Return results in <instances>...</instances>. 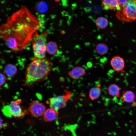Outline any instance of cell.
<instances>
[{
    "mask_svg": "<svg viewBox=\"0 0 136 136\" xmlns=\"http://www.w3.org/2000/svg\"><path fill=\"white\" fill-rule=\"evenodd\" d=\"M42 26L39 19L25 6L8 18L0 27V38L7 46L15 53L23 50L31 38Z\"/></svg>",
    "mask_w": 136,
    "mask_h": 136,
    "instance_id": "obj_1",
    "label": "cell"
},
{
    "mask_svg": "<svg viewBox=\"0 0 136 136\" xmlns=\"http://www.w3.org/2000/svg\"><path fill=\"white\" fill-rule=\"evenodd\" d=\"M53 64L46 56L31 60L25 71L23 86L30 87L36 83L44 80L52 70Z\"/></svg>",
    "mask_w": 136,
    "mask_h": 136,
    "instance_id": "obj_2",
    "label": "cell"
},
{
    "mask_svg": "<svg viewBox=\"0 0 136 136\" xmlns=\"http://www.w3.org/2000/svg\"><path fill=\"white\" fill-rule=\"evenodd\" d=\"M48 34V32L46 31L40 34L36 32L32 35L31 40L35 57L42 58L46 56L47 40Z\"/></svg>",
    "mask_w": 136,
    "mask_h": 136,
    "instance_id": "obj_3",
    "label": "cell"
},
{
    "mask_svg": "<svg viewBox=\"0 0 136 136\" xmlns=\"http://www.w3.org/2000/svg\"><path fill=\"white\" fill-rule=\"evenodd\" d=\"M117 10L116 16L119 20L131 22L136 20V0H128Z\"/></svg>",
    "mask_w": 136,
    "mask_h": 136,
    "instance_id": "obj_4",
    "label": "cell"
},
{
    "mask_svg": "<svg viewBox=\"0 0 136 136\" xmlns=\"http://www.w3.org/2000/svg\"><path fill=\"white\" fill-rule=\"evenodd\" d=\"M71 95V93L70 91L65 90L62 95L50 98L47 101V103L49 105L50 108L58 111L65 107Z\"/></svg>",
    "mask_w": 136,
    "mask_h": 136,
    "instance_id": "obj_5",
    "label": "cell"
},
{
    "mask_svg": "<svg viewBox=\"0 0 136 136\" xmlns=\"http://www.w3.org/2000/svg\"><path fill=\"white\" fill-rule=\"evenodd\" d=\"M21 99H19L11 101L9 105L12 116L20 118L26 114V110L21 105Z\"/></svg>",
    "mask_w": 136,
    "mask_h": 136,
    "instance_id": "obj_6",
    "label": "cell"
},
{
    "mask_svg": "<svg viewBox=\"0 0 136 136\" xmlns=\"http://www.w3.org/2000/svg\"><path fill=\"white\" fill-rule=\"evenodd\" d=\"M28 110L31 115L38 118L43 115L46 110V107L43 103L37 101H34L29 103Z\"/></svg>",
    "mask_w": 136,
    "mask_h": 136,
    "instance_id": "obj_7",
    "label": "cell"
},
{
    "mask_svg": "<svg viewBox=\"0 0 136 136\" xmlns=\"http://www.w3.org/2000/svg\"><path fill=\"white\" fill-rule=\"evenodd\" d=\"M110 64L115 71L120 72L123 71L125 62L124 59L118 55L113 56L110 60Z\"/></svg>",
    "mask_w": 136,
    "mask_h": 136,
    "instance_id": "obj_8",
    "label": "cell"
},
{
    "mask_svg": "<svg viewBox=\"0 0 136 136\" xmlns=\"http://www.w3.org/2000/svg\"><path fill=\"white\" fill-rule=\"evenodd\" d=\"M86 73L84 68L80 66H76L69 71L68 75L71 78L76 79L83 76Z\"/></svg>",
    "mask_w": 136,
    "mask_h": 136,
    "instance_id": "obj_9",
    "label": "cell"
},
{
    "mask_svg": "<svg viewBox=\"0 0 136 136\" xmlns=\"http://www.w3.org/2000/svg\"><path fill=\"white\" fill-rule=\"evenodd\" d=\"M102 4L104 10H119L121 6L117 0H102Z\"/></svg>",
    "mask_w": 136,
    "mask_h": 136,
    "instance_id": "obj_10",
    "label": "cell"
},
{
    "mask_svg": "<svg viewBox=\"0 0 136 136\" xmlns=\"http://www.w3.org/2000/svg\"><path fill=\"white\" fill-rule=\"evenodd\" d=\"M59 114L58 111L50 108L45 111L43 115V119L46 122L53 121L57 118Z\"/></svg>",
    "mask_w": 136,
    "mask_h": 136,
    "instance_id": "obj_11",
    "label": "cell"
},
{
    "mask_svg": "<svg viewBox=\"0 0 136 136\" xmlns=\"http://www.w3.org/2000/svg\"><path fill=\"white\" fill-rule=\"evenodd\" d=\"M101 92L100 85L98 84L96 86L93 87L90 89L89 94V97L91 100L96 99L100 97Z\"/></svg>",
    "mask_w": 136,
    "mask_h": 136,
    "instance_id": "obj_12",
    "label": "cell"
},
{
    "mask_svg": "<svg viewBox=\"0 0 136 136\" xmlns=\"http://www.w3.org/2000/svg\"><path fill=\"white\" fill-rule=\"evenodd\" d=\"M109 94L114 97H119L120 93V89L119 87L115 84L110 85L108 88Z\"/></svg>",
    "mask_w": 136,
    "mask_h": 136,
    "instance_id": "obj_13",
    "label": "cell"
},
{
    "mask_svg": "<svg viewBox=\"0 0 136 136\" xmlns=\"http://www.w3.org/2000/svg\"><path fill=\"white\" fill-rule=\"evenodd\" d=\"M17 71L16 67L12 64H7L5 67V73L8 77H13L17 73Z\"/></svg>",
    "mask_w": 136,
    "mask_h": 136,
    "instance_id": "obj_14",
    "label": "cell"
},
{
    "mask_svg": "<svg viewBox=\"0 0 136 136\" xmlns=\"http://www.w3.org/2000/svg\"><path fill=\"white\" fill-rule=\"evenodd\" d=\"M135 96L133 92L130 90L124 92L121 97L122 101L124 102L130 103L134 100Z\"/></svg>",
    "mask_w": 136,
    "mask_h": 136,
    "instance_id": "obj_15",
    "label": "cell"
},
{
    "mask_svg": "<svg viewBox=\"0 0 136 136\" xmlns=\"http://www.w3.org/2000/svg\"><path fill=\"white\" fill-rule=\"evenodd\" d=\"M96 53L100 55H105L108 53L109 48L107 45L103 43H100L97 44L95 48Z\"/></svg>",
    "mask_w": 136,
    "mask_h": 136,
    "instance_id": "obj_16",
    "label": "cell"
},
{
    "mask_svg": "<svg viewBox=\"0 0 136 136\" xmlns=\"http://www.w3.org/2000/svg\"><path fill=\"white\" fill-rule=\"evenodd\" d=\"M57 45L55 43L51 41L47 43L46 51L49 54H55L57 53Z\"/></svg>",
    "mask_w": 136,
    "mask_h": 136,
    "instance_id": "obj_17",
    "label": "cell"
},
{
    "mask_svg": "<svg viewBox=\"0 0 136 136\" xmlns=\"http://www.w3.org/2000/svg\"><path fill=\"white\" fill-rule=\"evenodd\" d=\"M95 24L96 26L99 28L104 29L108 26V21L106 18L103 17H99L96 20Z\"/></svg>",
    "mask_w": 136,
    "mask_h": 136,
    "instance_id": "obj_18",
    "label": "cell"
},
{
    "mask_svg": "<svg viewBox=\"0 0 136 136\" xmlns=\"http://www.w3.org/2000/svg\"><path fill=\"white\" fill-rule=\"evenodd\" d=\"M36 10L41 13H44L47 11L48 6L47 4L44 2L41 1L38 2L36 5Z\"/></svg>",
    "mask_w": 136,
    "mask_h": 136,
    "instance_id": "obj_19",
    "label": "cell"
},
{
    "mask_svg": "<svg viewBox=\"0 0 136 136\" xmlns=\"http://www.w3.org/2000/svg\"><path fill=\"white\" fill-rule=\"evenodd\" d=\"M3 114L7 117H12L9 108V105L4 106L2 110Z\"/></svg>",
    "mask_w": 136,
    "mask_h": 136,
    "instance_id": "obj_20",
    "label": "cell"
},
{
    "mask_svg": "<svg viewBox=\"0 0 136 136\" xmlns=\"http://www.w3.org/2000/svg\"><path fill=\"white\" fill-rule=\"evenodd\" d=\"M6 80L7 78L5 75L0 73V87L5 83Z\"/></svg>",
    "mask_w": 136,
    "mask_h": 136,
    "instance_id": "obj_21",
    "label": "cell"
},
{
    "mask_svg": "<svg viewBox=\"0 0 136 136\" xmlns=\"http://www.w3.org/2000/svg\"><path fill=\"white\" fill-rule=\"evenodd\" d=\"M128 0H117V1L120 5L121 6L126 3Z\"/></svg>",
    "mask_w": 136,
    "mask_h": 136,
    "instance_id": "obj_22",
    "label": "cell"
},
{
    "mask_svg": "<svg viewBox=\"0 0 136 136\" xmlns=\"http://www.w3.org/2000/svg\"><path fill=\"white\" fill-rule=\"evenodd\" d=\"M3 127V121L2 119L0 117V129Z\"/></svg>",
    "mask_w": 136,
    "mask_h": 136,
    "instance_id": "obj_23",
    "label": "cell"
},
{
    "mask_svg": "<svg viewBox=\"0 0 136 136\" xmlns=\"http://www.w3.org/2000/svg\"><path fill=\"white\" fill-rule=\"evenodd\" d=\"M132 106L134 107L135 106H136V102H134L132 104Z\"/></svg>",
    "mask_w": 136,
    "mask_h": 136,
    "instance_id": "obj_24",
    "label": "cell"
},
{
    "mask_svg": "<svg viewBox=\"0 0 136 136\" xmlns=\"http://www.w3.org/2000/svg\"><path fill=\"white\" fill-rule=\"evenodd\" d=\"M55 2H59L61 0H54Z\"/></svg>",
    "mask_w": 136,
    "mask_h": 136,
    "instance_id": "obj_25",
    "label": "cell"
}]
</instances>
